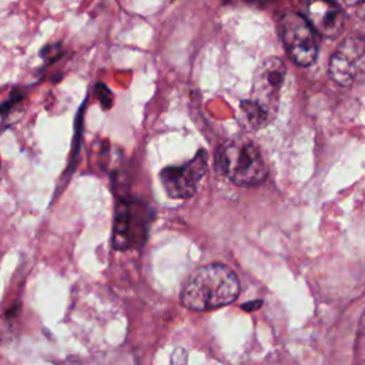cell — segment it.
<instances>
[{"instance_id": "obj_1", "label": "cell", "mask_w": 365, "mask_h": 365, "mask_svg": "<svg viewBox=\"0 0 365 365\" xmlns=\"http://www.w3.org/2000/svg\"><path fill=\"white\" fill-rule=\"evenodd\" d=\"M240 294L235 272L222 264H210L195 269L185 281L181 302L192 311H208L231 304Z\"/></svg>"}, {"instance_id": "obj_2", "label": "cell", "mask_w": 365, "mask_h": 365, "mask_svg": "<svg viewBox=\"0 0 365 365\" xmlns=\"http://www.w3.org/2000/svg\"><path fill=\"white\" fill-rule=\"evenodd\" d=\"M215 168L238 185H255L267 177V165L258 147L242 137L230 140L218 148Z\"/></svg>"}, {"instance_id": "obj_3", "label": "cell", "mask_w": 365, "mask_h": 365, "mask_svg": "<svg viewBox=\"0 0 365 365\" xmlns=\"http://www.w3.org/2000/svg\"><path fill=\"white\" fill-rule=\"evenodd\" d=\"M279 34L291 60L298 66H309L317 58L318 40L315 29L307 17L285 13L279 20Z\"/></svg>"}, {"instance_id": "obj_4", "label": "cell", "mask_w": 365, "mask_h": 365, "mask_svg": "<svg viewBox=\"0 0 365 365\" xmlns=\"http://www.w3.org/2000/svg\"><path fill=\"white\" fill-rule=\"evenodd\" d=\"M329 77L349 87L365 80V37L351 34L342 40L329 60Z\"/></svg>"}, {"instance_id": "obj_5", "label": "cell", "mask_w": 365, "mask_h": 365, "mask_svg": "<svg viewBox=\"0 0 365 365\" xmlns=\"http://www.w3.org/2000/svg\"><path fill=\"white\" fill-rule=\"evenodd\" d=\"M207 153L200 150L188 163L163 168L160 173V180L167 195L174 200H187L192 197L200 181L207 173Z\"/></svg>"}, {"instance_id": "obj_6", "label": "cell", "mask_w": 365, "mask_h": 365, "mask_svg": "<svg viewBox=\"0 0 365 365\" xmlns=\"http://www.w3.org/2000/svg\"><path fill=\"white\" fill-rule=\"evenodd\" d=\"M285 74V66L278 57H268L264 60L254 77L252 100L272 113L274 104L278 101Z\"/></svg>"}, {"instance_id": "obj_7", "label": "cell", "mask_w": 365, "mask_h": 365, "mask_svg": "<svg viewBox=\"0 0 365 365\" xmlns=\"http://www.w3.org/2000/svg\"><path fill=\"white\" fill-rule=\"evenodd\" d=\"M307 20L315 31L334 37L344 26V13L331 0H309L307 4Z\"/></svg>"}, {"instance_id": "obj_8", "label": "cell", "mask_w": 365, "mask_h": 365, "mask_svg": "<svg viewBox=\"0 0 365 365\" xmlns=\"http://www.w3.org/2000/svg\"><path fill=\"white\" fill-rule=\"evenodd\" d=\"M131 220H133L131 204L127 201H120L115 208L114 232H113V245L115 250L123 251L131 245V241H133Z\"/></svg>"}, {"instance_id": "obj_9", "label": "cell", "mask_w": 365, "mask_h": 365, "mask_svg": "<svg viewBox=\"0 0 365 365\" xmlns=\"http://www.w3.org/2000/svg\"><path fill=\"white\" fill-rule=\"evenodd\" d=\"M241 111H242V115H244L247 124L252 128H258V127L264 125L271 115V111H268L265 107H262L261 104H258L254 100L242 101Z\"/></svg>"}, {"instance_id": "obj_10", "label": "cell", "mask_w": 365, "mask_h": 365, "mask_svg": "<svg viewBox=\"0 0 365 365\" xmlns=\"http://www.w3.org/2000/svg\"><path fill=\"white\" fill-rule=\"evenodd\" d=\"M96 96H97V98L100 100L103 108H110V107H111V103H113L111 91H110L103 83H98V84L96 86Z\"/></svg>"}, {"instance_id": "obj_11", "label": "cell", "mask_w": 365, "mask_h": 365, "mask_svg": "<svg viewBox=\"0 0 365 365\" xmlns=\"http://www.w3.org/2000/svg\"><path fill=\"white\" fill-rule=\"evenodd\" d=\"M346 3H349V4H356V3H361V1H364V0H345Z\"/></svg>"}]
</instances>
